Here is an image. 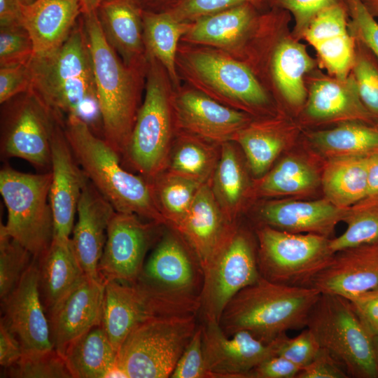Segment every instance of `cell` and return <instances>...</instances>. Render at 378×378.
I'll return each mask as SVG.
<instances>
[{"instance_id": "cell-50", "label": "cell", "mask_w": 378, "mask_h": 378, "mask_svg": "<svg viewBox=\"0 0 378 378\" xmlns=\"http://www.w3.org/2000/svg\"><path fill=\"white\" fill-rule=\"evenodd\" d=\"M278 6L290 13L295 20V30L303 34L312 19L322 10L344 3L345 0H274Z\"/></svg>"}, {"instance_id": "cell-2", "label": "cell", "mask_w": 378, "mask_h": 378, "mask_svg": "<svg viewBox=\"0 0 378 378\" xmlns=\"http://www.w3.org/2000/svg\"><path fill=\"white\" fill-rule=\"evenodd\" d=\"M71 149L83 172L116 211L131 213L159 225H167L149 179L127 171L118 154L87 122L77 117L64 121Z\"/></svg>"}, {"instance_id": "cell-8", "label": "cell", "mask_w": 378, "mask_h": 378, "mask_svg": "<svg viewBox=\"0 0 378 378\" xmlns=\"http://www.w3.org/2000/svg\"><path fill=\"white\" fill-rule=\"evenodd\" d=\"M306 327L321 348L344 368L349 377L378 378V360L372 337L344 297L321 293Z\"/></svg>"}, {"instance_id": "cell-37", "label": "cell", "mask_w": 378, "mask_h": 378, "mask_svg": "<svg viewBox=\"0 0 378 378\" xmlns=\"http://www.w3.org/2000/svg\"><path fill=\"white\" fill-rule=\"evenodd\" d=\"M149 180L157 206L167 225L176 230L188 214L202 184L165 170Z\"/></svg>"}, {"instance_id": "cell-47", "label": "cell", "mask_w": 378, "mask_h": 378, "mask_svg": "<svg viewBox=\"0 0 378 378\" xmlns=\"http://www.w3.org/2000/svg\"><path fill=\"white\" fill-rule=\"evenodd\" d=\"M33 54L31 39L23 26L0 27V66L27 63Z\"/></svg>"}, {"instance_id": "cell-61", "label": "cell", "mask_w": 378, "mask_h": 378, "mask_svg": "<svg viewBox=\"0 0 378 378\" xmlns=\"http://www.w3.org/2000/svg\"><path fill=\"white\" fill-rule=\"evenodd\" d=\"M35 0H20V3L22 4H29L34 2Z\"/></svg>"}, {"instance_id": "cell-22", "label": "cell", "mask_w": 378, "mask_h": 378, "mask_svg": "<svg viewBox=\"0 0 378 378\" xmlns=\"http://www.w3.org/2000/svg\"><path fill=\"white\" fill-rule=\"evenodd\" d=\"M378 286V241L335 252L313 288L346 299Z\"/></svg>"}, {"instance_id": "cell-15", "label": "cell", "mask_w": 378, "mask_h": 378, "mask_svg": "<svg viewBox=\"0 0 378 378\" xmlns=\"http://www.w3.org/2000/svg\"><path fill=\"white\" fill-rule=\"evenodd\" d=\"M137 280L166 293L200 297L203 270L193 250L172 229L158 243Z\"/></svg>"}, {"instance_id": "cell-34", "label": "cell", "mask_w": 378, "mask_h": 378, "mask_svg": "<svg viewBox=\"0 0 378 378\" xmlns=\"http://www.w3.org/2000/svg\"><path fill=\"white\" fill-rule=\"evenodd\" d=\"M311 141L330 158L368 156L378 152V127L358 121H345L335 128L312 133Z\"/></svg>"}, {"instance_id": "cell-16", "label": "cell", "mask_w": 378, "mask_h": 378, "mask_svg": "<svg viewBox=\"0 0 378 378\" xmlns=\"http://www.w3.org/2000/svg\"><path fill=\"white\" fill-rule=\"evenodd\" d=\"M174 122L183 133L214 144L232 141L249 123L248 115L214 99L193 88H183L172 94Z\"/></svg>"}, {"instance_id": "cell-42", "label": "cell", "mask_w": 378, "mask_h": 378, "mask_svg": "<svg viewBox=\"0 0 378 378\" xmlns=\"http://www.w3.org/2000/svg\"><path fill=\"white\" fill-rule=\"evenodd\" d=\"M34 258L19 242L0 232V298L17 286Z\"/></svg>"}, {"instance_id": "cell-58", "label": "cell", "mask_w": 378, "mask_h": 378, "mask_svg": "<svg viewBox=\"0 0 378 378\" xmlns=\"http://www.w3.org/2000/svg\"><path fill=\"white\" fill-rule=\"evenodd\" d=\"M104 1L106 0H80L81 12L85 13L97 10Z\"/></svg>"}, {"instance_id": "cell-1", "label": "cell", "mask_w": 378, "mask_h": 378, "mask_svg": "<svg viewBox=\"0 0 378 378\" xmlns=\"http://www.w3.org/2000/svg\"><path fill=\"white\" fill-rule=\"evenodd\" d=\"M29 92L64 121L77 117L92 131L102 118L94 84L92 61L83 24L74 27L56 49L36 55L28 62Z\"/></svg>"}, {"instance_id": "cell-29", "label": "cell", "mask_w": 378, "mask_h": 378, "mask_svg": "<svg viewBox=\"0 0 378 378\" xmlns=\"http://www.w3.org/2000/svg\"><path fill=\"white\" fill-rule=\"evenodd\" d=\"M36 260L39 293L48 313L85 274L74 253L70 239H53L48 249Z\"/></svg>"}, {"instance_id": "cell-31", "label": "cell", "mask_w": 378, "mask_h": 378, "mask_svg": "<svg viewBox=\"0 0 378 378\" xmlns=\"http://www.w3.org/2000/svg\"><path fill=\"white\" fill-rule=\"evenodd\" d=\"M326 198L333 204L349 208L367 196V156L330 158L321 178Z\"/></svg>"}, {"instance_id": "cell-25", "label": "cell", "mask_w": 378, "mask_h": 378, "mask_svg": "<svg viewBox=\"0 0 378 378\" xmlns=\"http://www.w3.org/2000/svg\"><path fill=\"white\" fill-rule=\"evenodd\" d=\"M97 13L108 42L123 62L132 67L146 66L142 14L134 0H106Z\"/></svg>"}, {"instance_id": "cell-44", "label": "cell", "mask_w": 378, "mask_h": 378, "mask_svg": "<svg viewBox=\"0 0 378 378\" xmlns=\"http://www.w3.org/2000/svg\"><path fill=\"white\" fill-rule=\"evenodd\" d=\"M358 43L351 75L361 102L378 121V62L363 45Z\"/></svg>"}, {"instance_id": "cell-24", "label": "cell", "mask_w": 378, "mask_h": 378, "mask_svg": "<svg viewBox=\"0 0 378 378\" xmlns=\"http://www.w3.org/2000/svg\"><path fill=\"white\" fill-rule=\"evenodd\" d=\"M234 223L223 214L208 182L201 186L188 214L175 230L187 241L202 267L220 246Z\"/></svg>"}, {"instance_id": "cell-28", "label": "cell", "mask_w": 378, "mask_h": 378, "mask_svg": "<svg viewBox=\"0 0 378 378\" xmlns=\"http://www.w3.org/2000/svg\"><path fill=\"white\" fill-rule=\"evenodd\" d=\"M306 111L318 120L358 121L377 126L378 121L361 102L354 78H321L309 88Z\"/></svg>"}, {"instance_id": "cell-9", "label": "cell", "mask_w": 378, "mask_h": 378, "mask_svg": "<svg viewBox=\"0 0 378 378\" xmlns=\"http://www.w3.org/2000/svg\"><path fill=\"white\" fill-rule=\"evenodd\" d=\"M176 65L192 88L227 106L241 110L261 107L269 102L251 70L218 49L178 46Z\"/></svg>"}, {"instance_id": "cell-35", "label": "cell", "mask_w": 378, "mask_h": 378, "mask_svg": "<svg viewBox=\"0 0 378 378\" xmlns=\"http://www.w3.org/2000/svg\"><path fill=\"white\" fill-rule=\"evenodd\" d=\"M210 143L184 133L170 151L164 170L202 184L210 182L220 155Z\"/></svg>"}, {"instance_id": "cell-7", "label": "cell", "mask_w": 378, "mask_h": 378, "mask_svg": "<svg viewBox=\"0 0 378 378\" xmlns=\"http://www.w3.org/2000/svg\"><path fill=\"white\" fill-rule=\"evenodd\" d=\"M197 315L155 318L136 326L117 352L120 377H170L198 327Z\"/></svg>"}, {"instance_id": "cell-60", "label": "cell", "mask_w": 378, "mask_h": 378, "mask_svg": "<svg viewBox=\"0 0 378 378\" xmlns=\"http://www.w3.org/2000/svg\"><path fill=\"white\" fill-rule=\"evenodd\" d=\"M373 342H374L376 355L378 360V335L373 337Z\"/></svg>"}, {"instance_id": "cell-49", "label": "cell", "mask_w": 378, "mask_h": 378, "mask_svg": "<svg viewBox=\"0 0 378 378\" xmlns=\"http://www.w3.org/2000/svg\"><path fill=\"white\" fill-rule=\"evenodd\" d=\"M170 377L210 378L203 354L202 325L198 326Z\"/></svg>"}, {"instance_id": "cell-30", "label": "cell", "mask_w": 378, "mask_h": 378, "mask_svg": "<svg viewBox=\"0 0 378 378\" xmlns=\"http://www.w3.org/2000/svg\"><path fill=\"white\" fill-rule=\"evenodd\" d=\"M64 358L72 378L120 377L117 351L102 324L72 342Z\"/></svg>"}, {"instance_id": "cell-38", "label": "cell", "mask_w": 378, "mask_h": 378, "mask_svg": "<svg viewBox=\"0 0 378 378\" xmlns=\"http://www.w3.org/2000/svg\"><path fill=\"white\" fill-rule=\"evenodd\" d=\"M232 141L241 146L252 173L257 176L267 173L285 144L281 134L264 123H248Z\"/></svg>"}, {"instance_id": "cell-17", "label": "cell", "mask_w": 378, "mask_h": 378, "mask_svg": "<svg viewBox=\"0 0 378 378\" xmlns=\"http://www.w3.org/2000/svg\"><path fill=\"white\" fill-rule=\"evenodd\" d=\"M1 323L20 342L23 353L53 349L48 318L38 287L36 259L13 291L1 300Z\"/></svg>"}, {"instance_id": "cell-10", "label": "cell", "mask_w": 378, "mask_h": 378, "mask_svg": "<svg viewBox=\"0 0 378 378\" xmlns=\"http://www.w3.org/2000/svg\"><path fill=\"white\" fill-rule=\"evenodd\" d=\"M256 237L260 275L279 284L313 288L315 279L335 253L329 246L330 239L318 234L260 225Z\"/></svg>"}, {"instance_id": "cell-48", "label": "cell", "mask_w": 378, "mask_h": 378, "mask_svg": "<svg viewBox=\"0 0 378 378\" xmlns=\"http://www.w3.org/2000/svg\"><path fill=\"white\" fill-rule=\"evenodd\" d=\"M354 36L378 62V22L366 9L361 0H345Z\"/></svg>"}, {"instance_id": "cell-45", "label": "cell", "mask_w": 378, "mask_h": 378, "mask_svg": "<svg viewBox=\"0 0 378 378\" xmlns=\"http://www.w3.org/2000/svg\"><path fill=\"white\" fill-rule=\"evenodd\" d=\"M271 343L275 356L284 357L300 368L310 363L321 348L307 328L294 337H289L286 333L282 334Z\"/></svg>"}, {"instance_id": "cell-33", "label": "cell", "mask_w": 378, "mask_h": 378, "mask_svg": "<svg viewBox=\"0 0 378 378\" xmlns=\"http://www.w3.org/2000/svg\"><path fill=\"white\" fill-rule=\"evenodd\" d=\"M314 65L302 44L286 38L276 46L272 61V74L281 94L290 104L300 106L306 100L304 76Z\"/></svg>"}, {"instance_id": "cell-19", "label": "cell", "mask_w": 378, "mask_h": 378, "mask_svg": "<svg viewBox=\"0 0 378 378\" xmlns=\"http://www.w3.org/2000/svg\"><path fill=\"white\" fill-rule=\"evenodd\" d=\"M105 281L85 277L49 312L53 349L64 357L76 339L102 324Z\"/></svg>"}, {"instance_id": "cell-14", "label": "cell", "mask_w": 378, "mask_h": 378, "mask_svg": "<svg viewBox=\"0 0 378 378\" xmlns=\"http://www.w3.org/2000/svg\"><path fill=\"white\" fill-rule=\"evenodd\" d=\"M139 217L134 214L114 212L98 266L103 280L133 283L141 275L153 228L160 225L143 223Z\"/></svg>"}, {"instance_id": "cell-12", "label": "cell", "mask_w": 378, "mask_h": 378, "mask_svg": "<svg viewBox=\"0 0 378 378\" xmlns=\"http://www.w3.org/2000/svg\"><path fill=\"white\" fill-rule=\"evenodd\" d=\"M202 267L203 284L199 314L204 323H219L230 300L260 277L253 239L235 222L220 246Z\"/></svg>"}, {"instance_id": "cell-20", "label": "cell", "mask_w": 378, "mask_h": 378, "mask_svg": "<svg viewBox=\"0 0 378 378\" xmlns=\"http://www.w3.org/2000/svg\"><path fill=\"white\" fill-rule=\"evenodd\" d=\"M202 326V349L210 378H244L265 359L275 356L272 344H265L247 331L227 335L220 324Z\"/></svg>"}, {"instance_id": "cell-59", "label": "cell", "mask_w": 378, "mask_h": 378, "mask_svg": "<svg viewBox=\"0 0 378 378\" xmlns=\"http://www.w3.org/2000/svg\"><path fill=\"white\" fill-rule=\"evenodd\" d=\"M366 9L375 18H378V0H361Z\"/></svg>"}, {"instance_id": "cell-23", "label": "cell", "mask_w": 378, "mask_h": 378, "mask_svg": "<svg viewBox=\"0 0 378 378\" xmlns=\"http://www.w3.org/2000/svg\"><path fill=\"white\" fill-rule=\"evenodd\" d=\"M349 208L337 206L326 198L316 201H272L259 210L263 223L293 233H310L328 238L344 220Z\"/></svg>"}, {"instance_id": "cell-4", "label": "cell", "mask_w": 378, "mask_h": 378, "mask_svg": "<svg viewBox=\"0 0 378 378\" xmlns=\"http://www.w3.org/2000/svg\"><path fill=\"white\" fill-rule=\"evenodd\" d=\"M83 27L92 61L103 139L120 155L138 113L139 72L127 66L108 42L97 10L85 13Z\"/></svg>"}, {"instance_id": "cell-32", "label": "cell", "mask_w": 378, "mask_h": 378, "mask_svg": "<svg viewBox=\"0 0 378 378\" xmlns=\"http://www.w3.org/2000/svg\"><path fill=\"white\" fill-rule=\"evenodd\" d=\"M146 55L156 59L166 71L171 83L178 86L176 59L178 43L190 22H178L167 12L142 14Z\"/></svg>"}, {"instance_id": "cell-40", "label": "cell", "mask_w": 378, "mask_h": 378, "mask_svg": "<svg viewBox=\"0 0 378 378\" xmlns=\"http://www.w3.org/2000/svg\"><path fill=\"white\" fill-rule=\"evenodd\" d=\"M343 221L347 225L346 230L330 239L333 253L378 241V200H364L349 207Z\"/></svg>"}, {"instance_id": "cell-51", "label": "cell", "mask_w": 378, "mask_h": 378, "mask_svg": "<svg viewBox=\"0 0 378 378\" xmlns=\"http://www.w3.org/2000/svg\"><path fill=\"white\" fill-rule=\"evenodd\" d=\"M30 74L27 63L0 67V103L13 97L27 93L30 88Z\"/></svg>"}, {"instance_id": "cell-43", "label": "cell", "mask_w": 378, "mask_h": 378, "mask_svg": "<svg viewBox=\"0 0 378 378\" xmlns=\"http://www.w3.org/2000/svg\"><path fill=\"white\" fill-rule=\"evenodd\" d=\"M312 46L326 68L335 77L344 79L350 75L356 50L349 31L330 35Z\"/></svg>"}, {"instance_id": "cell-41", "label": "cell", "mask_w": 378, "mask_h": 378, "mask_svg": "<svg viewBox=\"0 0 378 378\" xmlns=\"http://www.w3.org/2000/svg\"><path fill=\"white\" fill-rule=\"evenodd\" d=\"M11 378H72L64 358L54 349L23 353L13 365L4 368Z\"/></svg>"}, {"instance_id": "cell-26", "label": "cell", "mask_w": 378, "mask_h": 378, "mask_svg": "<svg viewBox=\"0 0 378 378\" xmlns=\"http://www.w3.org/2000/svg\"><path fill=\"white\" fill-rule=\"evenodd\" d=\"M81 12L80 0H35L21 4L22 23L34 47V54L53 50L69 37Z\"/></svg>"}, {"instance_id": "cell-36", "label": "cell", "mask_w": 378, "mask_h": 378, "mask_svg": "<svg viewBox=\"0 0 378 378\" xmlns=\"http://www.w3.org/2000/svg\"><path fill=\"white\" fill-rule=\"evenodd\" d=\"M220 144L219 158L210 181L214 196L223 214L230 222H235L246 190L243 167L232 144Z\"/></svg>"}, {"instance_id": "cell-54", "label": "cell", "mask_w": 378, "mask_h": 378, "mask_svg": "<svg viewBox=\"0 0 378 378\" xmlns=\"http://www.w3.org/2000/svg\"><path fill=\"white\" fill-rule=\"evenodd\" d=\"M300 369L284 357L272 356L249 370L244 378H296Z\"/></svg>"}, {"instance_id": "cell-21", "label": "cell", "mask_w": 378, "mask_h": 378, "mask_svg": "<svg viewBox=\"0 0 378 378\" xmlns=\"http://www.w3.org/2000/svg\"><path fill=\"white\" fill-rule=\"evenodd\" d=\"M115 211L111 204L88 178L78 204V220L70 238L74 253L86 276L101 278L98 266Z\"/></svg>"}, {"instance_id": "cell-57", "label": "cell", "mask_w": 378, "mask_h": 378, "mask_svg": "<svg viewBox=\"0 0 378 378\" xmlns=\"http://www.w3.org/2000/svg\"><path fill=\"white\" fill-rule=\"evenodd\" d=\"M367 186L365 200H378V152L367 156Z\"/></svg>"}, {"instance_id": "cell-18", "label": "cell", "mask_w": 378, "mask_h": 378, "mask_svg": "<svg viewBox=\"0 0 378 378\" xmlns=\"http://www.w3.org/2000/svg\"><path fill=\"white\" fill-rule=\"evenodd\" d=\"M63 125L57 118L52 131L49 199L54 221L53 239L68 240L88 178L71 149Z\"/></svg>"}, {"instance_id": "cell-39", "label": "cell", "mask_w": 378, "mask_h": 378, "mask_svg": "<svg viewBox=\"0 0 378 378\" xmlns=\"http://www.w3.org/2000/svg\"><path fill=\"white\" fill-rule=\"evenodd\" d=\"M317 183V174L311 166L299 158L287 157L264 174L256 190L264 196L294 195L307 192Z\"/></svg>"}, {"instance_id": "cell-11", "label": "cell", "mask_w": 378, "mask_h": 378, "mask_svg": "<svg viewBox=\"0 0 378 378\" xmlns=\"http://www.w3.org/2000/svg\"><path fill=\"white\" fill-rule=\"evenodd\" d=\"M200 298L166 293L139 280L105 281L102 326L118 352L139 323L162 317L198 314Z\"/></svg>"}, {"instance_id": "cell-13", "label": "cell", "mask_w": 378, "mask_h": 378, "mask_svg": "<svg viewBox=\"0 0 378 378\" xmlns=\"http://www.w3.org/2000/svg\"><path fill=\"white\" fill-rule=\"evenodd\" d=\"M57 118L27 92L8 115L1 136V155L21 158L40 170L50 171L52 135Z\"/></svg>"}, {"instance_id": "cell-56", "label": "cell", "mask_w": 378, "mask_h": 378, "mask_svg": "<svg viewBox=\"0 0 378 378\" xmlns=\"http://www.w3.org/2000/svg\"><path fill=\"white\" fill-rule=\"evenodd\" d=\"M23 26L20 0H0V27Z\"/></svg>"}, {"instance_id": "cell-3", "label": "cell", "mask_w": 378, "mask_h": 378, "mask_svg": "<svg viewBox=\"0 0 378 378\" xmlns=\"http://www.w3.org/2000/svg\"><path fill=\"white\" fill-rule=\"evenodd\" d=\"M320 295L315 288L279 284L260 276L230 300L219 324L228 336L244 330L270 344L288 330L306 327Z\"/></svg>"}, {"instance_id": "cell-5", "label": "cell", "mask_w": 378, "mask_h": 378, "mask_svg": "<svg viewBox=\"0 0 378 378\" xmlns=\"http://www.w3.org/2000/svg\"><path fill=\"white\" fill-rule=\"evenodd\" d=\"M146 57L145 97L122 155L135 170L151 179L167 167L174 117L171 80L156 59Z\"/></svg>"}, {"instance_id": "cell-6", "label": "cell", "mask_w": 378, "mask_h": 378, "mask_svg": "<svg viewBox=\"0 0 378 378\" xmlns=\"http://www.w3.org/2000/svg\"><path fill=\"white\" fill-rule=\"evenodd\" d=\"M51 172L23 173L10 166L0 171V192L7 209L3 232L19 242L35 259L50 247L54 221L49 192Z\"/></svg>"}, {"instance_id": "cell-46", "label": "cell", "mask_w": 378, "mask_h": 378, "mask_svg": "<svg viewBox=\"0 0 378 378\" xmlns=\"http://www.w3.org/2000/svg\"><path fill=\"white\" fill-rule=\"evenodd\" d=\"M271 0H180L167 12L173 18L181 22H192L201 18L228 8L250 4L260 7Z\"/></svg>"}, {"instance_id": "cell-53", "label": "cell", "mask_w": 378, "mask_h": 378, "mask_svg": "<svg viewBox=\"0 0 378 378\" xmlns=\"http://www.w3.org/2000/svg\"><path fill=\"white\" fill-rule=\"evenodd\" d=\"M342 365L325 349L321 348L314 359L302 368L296 378H347Z\"/></svg>"}, {"instance_id": "cell-55", "label": "cell", "mask_w": 378, "mask_h": 378, "mask_svg": "<svg viewBox=\"0 0 378 378\" xmlns=\"http://www.w3.org/2000/svg\"><path fill=\"white\" fill-rule=\"evenodd\" d=\"M23 351L16 337L0 322V365L3 368L15 363Z\"/></svg>"}, {"instance_id": "cell-27", "label": "cell", "mask_w": 378, "mask_h": 378, "mask_svg": "<svg viewBox=\"0 0 378 378\" xmlns=\"http://www.w3.org/2000/svg\"><path fill=\"white\" fill-rule=\"evenodd\" d=\"M255 8L250 4H243L201 18L190 22L181 41L216 48L233 56L256 22Z\"/></svg>"}, {"instance_id": "cell-52", "label": "cell", "mask_w": 378, "mask_h": 378, "mask_svg": "<svg viewBox=\"0 0 378 378\" xmlns=\"http://www.w3.org/2000/svg\"><path fill=\"white\" fill-rule=\"evenodd\" d=\"M368 333L378 335V286L348 299Z\"/></svg>"}]
</instances>
